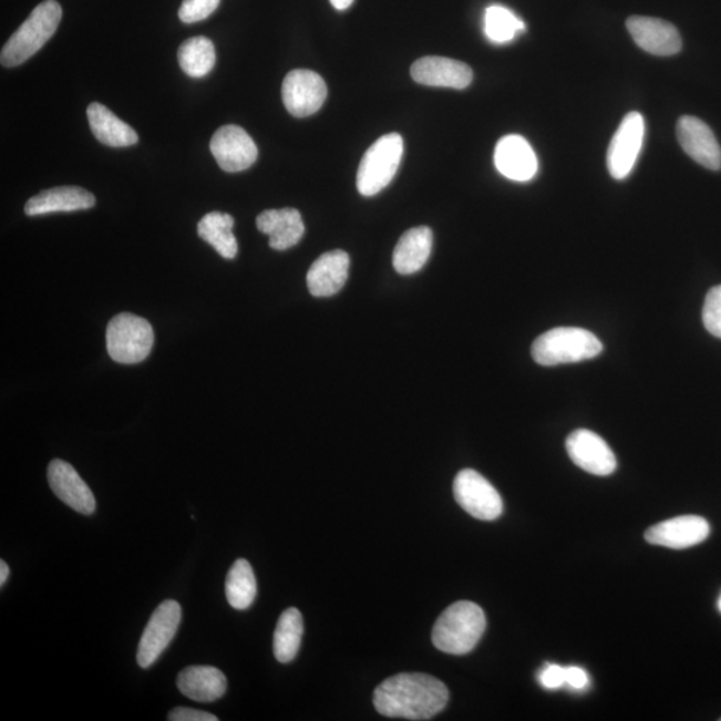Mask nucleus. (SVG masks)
<instances>
[{
	"label": "nucleus",
	"instance_id": "2eb2a0df",
	"mask_svg": "<svg viewBox=\"0 0 721 721\" xmlns=\"http://www.w3.org/2000/svg\"><path fill=\"white\" fill-rule=\"evenodd\" d=\"M48 478L51 490L62 503L82 515H93L96 508L95 497L73 465L60 459L51 461Z\"/></svg>",
	"mask_w": 721,
	"mask_h": 721
},
{
	"label": "nucleus",
	"instance_id": "f03ea898",
	"mask_svg": "<svg viewBox=\"0 0 721 721\" xmlns=\"http://www.w3.org/2000/svg\"><path fill=\"white\" fill-rule=\"evenodd\" d=\"M485 628L486 617L477 604L457 601L446 608L434 624L433 645L445 653L466 655L476 648Z\"/></svg>",
	"mask_w": 721,
	"mask_h": 721
},
{
	"label": "nucleus",
	"instance_id": "9b49d317",
	"mask_svg": "<svg viewBox=\"0 0 721 721\" xmlns=\"http://www.w3.org/2000/svg\"><path fill=\"white\" fill-rule=\"evenodd\" d=\"M217 164L227 173H239L256 164L258 148L243 127L227 125L217 130L210 142Z\"/></svg>",
	"mask_w": 721,
	"mask_h": 721
},
{
	"label": "nucleus",
	"instance_id": "473e14b6",
	"mask_svg": "<svg viewBox=\"0 0 721 721\" xmlns=\"http://www.w3.org/2000/svg\"><path fill=\"white\" fill-rule=\"evenodd\" d=\"M171 721H218L217 717L213 713L193 710V708L178 707L168 713L167 717Z\"/></svg>",
	"mask_w": 721,
	"mask_h": 721
},
{
	"label": "nucleus",
	"instance_id": "1a4fd4ad",
	"mask_svg": "<svg viewBox=\"0 0 721 721\" xmlns=\"http://www.w3.org/2000/svg\"><path fill=\"white\" fill-rule=\"evenodd\" d=\"M646 122L638 112L624 116L608 147L607 166L615 179L627 178L632 173L645 141Z\"/></svg>",
	"mask_w": 721,
	"mask_h": 721
},
{
	"label": "nucleus",
	"instance_id": "4468645a",
	"mask_svg": "<svg viewBox=\"0 0 721 721\" xmlns=\"http://www.w3.org/2000/svg\"><path fill=\"white\" fill-rule=\"evenodd\" d=\"M677 135L681 148L708 171L721 168V147L710 126L697 116L684 115L678 122Z\"/></svg>",
	"mask_w": 721,
	"mask_h": 721
},
{
	"label": "nucleus",
	"instance_id": "c9c22d12",
	"mask_svg": "<svg viewBox=\"0 0 721 721\" xmlns=\"http://www.w3.org/2000/svg\"><path fill=\"white\" fill-rule=\"evenodd\" d=\"M354 0H330L333 8L340 11L347 10L352 6Z\"/></svg>",
	"mask_w": 721,
	"mask_h": 721
},
{
	"label": "nucleus",
	"instance_id": "5701e85b",
	"mask_svg": "<svg viewBox=\"0 0 721 721\" xmlns=\"http://www.w3.org/2000/svg\"><path fill=\"white\" fill-rule=\"evenodd\" d=\"M433 233L426 226L413 227L408 230L395 246L393 265L402 276L414 275L424 268L431 257Z\"/></svg>",
	"mask_w": 721,
	"mask_h": 721
},
{
	"label": "nucleus",
	"instance_id": "a878e982",
	"mask_svg": "<svg viewBox=\"0 0 721 721\" xmlns=\"http://www.w3.org/2000/svg\"><path fill=\"white\" fill-rule=\"evenodd\" d=\"M303 636V619L300 610L289 608L284 610L277 622L272 651L279 662H290L300 651Z\"/></svg>",
	"mask_w": 721,
	"mask_h": 721
},
{
	"label": "nucleus",
	"instance_id": "f8f14e48",
	"mask_svg": "<svg viewBox=\"0 0 721 721\" xmlns=\"http://www.w3.org/2000/svg\"><path fill=\"white\" fill-rule=\"evenodd\" d=\"M567 452L577 466L595 476H609L616 471L617 460L612 450L599 434L587 429L569 434Z\"/></svg>",
	"mask_w": 721,
	"mask_h": 721
},
{
	"label": "nucleus",
	"instance_id": "aec40b11",
	"mask_svg": "<svg viewBox=\"0 0 721 721\" xmlns=\"http://www.w3.org/2000/svg\"><path fill=\"white\" fill-rule=\"evenodd\" d=\"M95 206V197L78 186L49 188L28 200L24 213L30 217L51 213L87 210Z\"/></svg>",
	"mask_w": 721,
	"mask_h": 721
},
{
	"label": "nucleus",
	"instance_id": "a211bd4d",
	"mask_svg": "<svg viewBox=\"0 0 721 721\" xmlns=\"http://www.w3.org/2000/svg\"><path fill=\"white\" fill-rule=\"evenodd\" d=\"M495 164L505 178L516 182L531 181L538 171L534 148L519 135H506L498 141Z\"/></svg>",
	"mask_w": 721,
	"mask_h": 721
},
{
	"label": "nucleus",
	"instance_id": "393cba45",
	"mask_svg": "<svg viewBox=\"0 0 721 721\" xmlns=\"http://www.w3.org/2000/svg\"><path fill=\"white\" fill-rule=\"evenodd\" d=\"M234 218L230 214L213 212L199 220L198 236L213 246L220 257L236 258L237 238L233 234Z\"/></svg>",
	"mask_w": 721,
	"mask_h": 721
},
{
	"label": "nucleus",
	"instance_id": "b1692460",
	"mask_svg": "<svg viewBox=\"0 0 721 721\" xmlns=\"http://www.w3.org/2000/svg\"><path fill=\"white\" fill-rule=\"evenodd\" d=\"M87 119L91 132L103 145L128 147L138 142L135 130L101 103H91L87 107Z\"/></svg>",
	"mask_w": 721,
	"mask_h": 721
},
{
	"label": "nucleus",
	"instance_id": "4c0bfd02",
	"mask_svg": "<svg viewBox=\"0 0 721 721\" xmlns=\"http://www.w3.org/2000/svg\"><path fill=\"white\" fill-rule=\"evenodd\" d=\"M721 720V719H720Z\"/></svg>",
	"mask_w": 721,
	"mask_h": 721
},
{
	"label": "nucleus",
	"instance_id": "6ab92c4d",
	"mask_svg": "<svg viewBox=\"0 0 721 721\" xmlns=\"http://www.w3.org/2000/svg\"><path fill=\"white\" fill-rule=\"evenodd\" d=\"M350 258L343 250L325 253L311 265L308 288L311 296L331 297L343 288L349 277Z\"/></svg>",
	"mask_w": 721,
	"mask_h": 721
},
{
	"label": "nucleus",
	"instance_id": "0eeeda50",
	"mask_svg": "<svg viewBox=\"0 0 721 721\" xmlns=\"http://www.w3.org/2000/svg\"><path fill=\"white\" fill-rule=\"evenodd\" d=\"M453 493L461 508L474 518L493 522L502 516V496L495 486L476 471H461L454 478Z\"/></svg>",
	"mask_w": 721,
	"mask_h": 721
},
{
	"label": "nucleus",
	"instance_id": "39448f33",
	"mask_svg": "<svg viewBox=\"0 0 721 721\" xmlns=\"http://www.w3.org/2000/svg\"><path fill=\"white\" fill-rule=\"evenodd\" d=\"M402 154L404 140L398 133L381 136L368 148L357 173V188L363 197H373L391 184Z\"/></svg>",
	"mask_w": 721,
	"mask_h": 721
},
{
	"label": "nucleus",
	"instance_id": "7ed1b4c3",
	"mask_svg": "<svg viewBox=\"0 0 721 721\" xmlns=\"http://www.w3.org/2000/svg\"><path fill=\"white\" fill-rule=\"evenodd\" d=\"M62 19L61 4L45 0L32 10L30 17L3 45L0 63L3 68H17L38 53L55 34Z\"/></svg>",
	"mask_w": 721,
	"mask_h": 721
},
{
	"label": "nucleus",
	"instance_id": "bb28decb",
	"mask_svg": "<svg viewBox=\"0 0 721 721\" xmlns=\"http://www.w3.org/2000/svg\"><path fill=\"white\" fill-rule=\"evenodd\" d=\"M226 599L230 607L238 610L248 609L257 596V581L249 562L239 558L226 577Z\"/></svg>",
	"mask_w": 721,
	"mask_h": 721
},
{
	"label": "nucleus",
	"instance_id": "2f4dec72",
	"mask_svg": "<svg viewBox=\"0 0 721 721\" xmlns=\"http://www.w3.org/2000/svg\"><path fill=\"white\" fill-rule=\"evenodd\" d=\"M538 681L547 690H557L565 684V668L556 665H547L538 673Z\"/></svg>",
	"mask_w": 721,
	"mask_h": 721
},
{
	"label": "nucleus",
	"instance_id": "72a5a7b5",
	"mask_svg": "<svg viewBox=\"0 0 721 721\" xmlns=\"http://www.w3.org/2000/svg\"><path fill=\"white\" fill-rule=\"evenodd\" d=\"M565 684L576 691L586 690L589 684V677L580 667H565Z\"/></svg>",
	"mask_w": 721,
	"mask_h": 721
},
{
	"label": "nucleus",
	"instance_id": "f704fd0d",
	"mask_svg": "<svg viewBox=\"0 0 721 721\" xmlns=\"http://www.w3.org/2000/svg\"><path fill=\"white\" fill-rule=\"evenodd\" d=\"M10 575L9 565L4 560L0 562V586H4Z\"/></svg>",
	"mask_w": 721,
	"mask_h": 721
},
{
	"label": "nucleus",
	"instance_id": "423d86ee",
	"mask_svg": "<svg viewBox=\"0 0 721 721\" xmlns=\"http://www.w3.org/2000/svg\"><path fill=\"white\" fill-rule=\"evenodd\" d=\"M109 356L123 365L145 361L154 346V331L145 318L130 313L115 316L107 325Z\"/></svg>",
	"mask_w": 721,
	"mask_h": 721
},
{
	"label": "nucleus",
	"instance_id": "c85d7f7f",
	"mask_svg": "<svg viewBox=\"0 0 721 721\" xmlns=\"http://www.w3.org/2000/svg\"><path fill=\"white\" fill-rule=\"evenodd\" d=\"M525 31V24L509 9L491 6L485 11V34L495 43H508L518 32Z\"/></svg>",
	"mask_w": 721,
	"mask_h": 721
},
{
	"label": "nucleus",
	"instance_id": "dca6fc26",
	"mask_svg": "<svg viewBox=\"0 0 721 721\" xmlns=\"http://www.w3.org/2000/svg\"><path fill=\"white\" fill-rule=\"evenodd\" d=\"M627 29L636 44L652 55H677L683 45L678 29L662 19L631 17L627 21Z\"/></svg>",
	"mask_w": 721,
	"mask_h": 721
},
{
	"label": "nucleus",
	"instance_id": "6e6552de",
	"mask_svg": "<svg viewBox=\"0 0 721 721\" xmlns=\"http://www.w3.org/2000/svg\"><path fill=\"white\" fill-rule=\"evenodd\" d=\"M182 619V608L175 600H166L154 610L143 631L136 661L141 668H148L159 659L177 635Z\"/></svg>",
	"mask_w": 721,
	"mask_h": 721
},
{
	"label": "nucleus",
	"instance_id": "e433bc0d",
	"mask_svg": "<svg viewBox=\"0 0 721 721\" xmlns=\"http://www.w3.org/2000/svg\"><path fill=\"white\" fill-rule=\"evenodd\" d=\"M718 608H719V610L721 612V595H720L719 600H718Z\"/></svg>",
	"mask_w": 721,
	"mask_h": 721
},
{
	"label": "nucleus",
	"instance_id": "cd10ccee",
	"mask_svg": "<svg viewBox=\"0 0 721 721\" xmlns=\"http://www.w3.org/2000/svg\"><path fill=\"white\" fill-rule=\"evenodd\" d=\"M216 60V48L210 39L205 37L187 39L178 50L179 66L192 78H204L209 74Z\"/></svg>",
	"mask_w": 721,
	"mask_h": 721
},
{
	"label": "nucleus",
	"instance_id": "4be33fe9",
	"mask_svg": "<svg viewBox=\"0 0 721 721\" xmlns=\"http://www.w3.org/2000/svg\"><path fill=\"white\" fill-rule=\"evenodd\" d=\"M177 686L186 698L199 703H212L224 697L227 679L216 667L193 666L181 671Z\"/></svg>",
	"mask_w": 721,
	"mask_h": 721
},
{
	"label": "nucleus",
	"instance_id": "412c9836",
	"mask_svg": "<svg viewBox=\"0 0 721 721\" xmlns=\"http://www.w3.org/2000/svg\"><path fill=\"white\" fill-rule=\"evenodd\" d=\"M257 227L259 231L268 234L270 248L278 251L293 248L305 234L301 213L290 207L259 214Z\"/></svg>",
	"mask_w": 721,
	"mask_h": 721
},
{
	"label": "nucleus",
	"instance_id": "9d476101",
	"mask_svg": "<svg viewBox=\"0 0 721 721\" xmlns=\"http://www.w3.org/2000/svg\"><path fill=\"white\" fill-rule=\"evenodd\" d=\"M327 96V83L315 71L293 70L284 80V105L297 119L316 114L322 107Z\"/></svg>",
	"mask_w": 721,
	"mask_h": 721
},
{
	"label": "nucleus",
	"instance_id": "7c9ffc66",
	"mask_svg": "<svg viewBox=\"0 0 721 721\" xmlns=\"http://www.w3.org/2000/svg\"><path fill=\"white\" fill-rule=\"evenodd\" d=\"M220 0H184L178 16L182 22L192 24L204 21L218 9Z\"/></svg>",
	"mask_w": 721,
	"mask_h": 721
},
{
	"label": "nucleus",
	"instance_id": "c756f323",
	"mask_svg": "<svg viewBox=\"0 0 721 721\" xmlns=\"http://www.w3.org/2000/svg\"><path fill=\"white\" fill-rule=\"evenodd\" d=\"M704 327L710 333L721 339V285L708 291L703 308Z\"/></svg>",
	"mask_w": 721,
	"mask_h": 721
},
{
	"label": "nucleus",
	"instance_id": "ddd939ff",
	"mask_svg": "<svg viewBox=\"0 0 721 721\" xmlns=\"http://www.w3.org/2000/svg\"><path fill=\"white\" fill-rule=\"evenodd\" d=\"M710 532V524L705 518L687 515L651 526L646 532V540L659 547L686 549L707 540Z\"/></svg>",
	"mask_w": 721,
	"mask_h": 721
},
{
	"label": "nucleus",
	"instance_id": "20e7f679",
	"mask_svg": "<svg viewBox=\"0 0 721 721\" xmlns=\"http://www.w3.org/2000/svg\"><path fill=\"white\" fill-rule=\"evenodd\" d=\"M602 352V343L594 333L580 328H556L538 337L532 356L543 367L593 360Z\"/></svg>",
	"mask_w": 721,
	"mask_h": 721
},
{
	"label": "nucleus",
	"instance_id": "f257e3e1",
	"mask_svg": "<svg viewBox=\"0 0 721 721\" xmlns=\"http://www.w3.org/2000/svg\"><path fill=\"white\" fill-rule=\"evenodd\" d=\"M450 691L443 681L426 673H399L375 688L373 703L387 718L431 720L444 710Z\"/></svg>",
	"mask_w": 721,
	"mask_h": 721
},
{
	"label": "nucleus",
	"instance_id": "f3484780",
	"mask_svg": "<svg viewBox=\"0 0 721 721\" xmlns=\"http://www.w3.org/2000/svg\"><path fill=\"white\" fill-rule=\"evenodd\" d=\"M415 82L432 87L464 90L473 81V71L467 64L443 56H425L413 63L411 70Z\"/></svg>",
	"mask_w": 721,
	"mask_h": 721
}]
</instances>
